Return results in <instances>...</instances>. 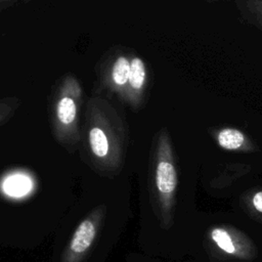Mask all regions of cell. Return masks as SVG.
Instances as JSON below:
<instances>
[{
  "label": "cell",
  "instance_id": "6da1fadb",
  "mask_svg": "<svg viewBox=\"0 0 262 262\" xmlns=\"http://www.w3.org/2000/svg\"><path fill=\"white\" fill-rule=\"evenodd\" d=\"M192 262H262V230L243 217L196 221L189 245Z\"/></svg>",
  "mask_w": 262,
  "mask_h": 262
},
{
  "label": "cell",
  "instance_id": "ba28073f",
  "mask_svg": "<svg viewBox=\"0 0 262 262\" xmlns=\"http://www.w3.org/2000/svg\"><path fill=\"white\" fill-rule=\"evenodd\" d=\"M242 15L252 25L262 31V1L249 0L236 2Z\"/></svg>",
  "mask_w": 262,
  "mask_h": 262
},
{
  "label": "cell",
  "instance_id": "5b68a950",
  "mask_svg": "<svg viewBox=\"0 0 262 262\" xmlns=\"http://www.w3.org/2000/svg\"><path fill=\"white\" fill-rule=\"evenodd\" d=\"M130 74V59L127 55L120 53L110 62L106 68L104 81L111 91L117 93L124 101Z\"/></svg>",
  "mask_w": 262,
  "mask_h": 262
},
{
  "label": "cell",
  "instance_id": "52a82bcc",
  "mask_svg": "<svg viewBox=\"0 0 262 262\" xmlns=\"http://www.w3.org/2000/svg\"><path fill=\"white\" fill-rule=\"evenodd\" d=\"M216 140L218 144L228 150H237L244 148L247 143V137L243 132L234 128H224L217 133Z\"/></svg>",
  "mask_w": 262,
  "mask_h": 262
},
{
  "label": "cell",
  "instance_id": "30bf717a",
  "mask_svg": "<svg viewBox=\"0 0 262 262\" xmlns=\"http://www.w3.org/2000/svg\"><path fill=\"white\" fill-rule=\"evenodd\" d=\"M131 262H192L189 258L180 261H172V260H165L152 256H148L145 254H134L131 256Z\"/></svg>",
  "mask_w": 262,
  "mask_h": 262
},
{
  "label": "cell",
  "instance_id": "277c9868",
  "mask_svg": "<svg viewBox=\"0 0 262 262\" xmlns=\"http://www.w3.org/2000/svg\"><path fill=\"white\" fill-rule=\"evenodd\" d=\"M146 82L147 71L145 62L139 56H133L130 59V74L125 97V101L133 110H137L142 103Z\"/></svg>",
  "mask_w": 262,
  "mask_h": 262
},
{
  "label": "cell",
  "instance_id": "3957f363",
  "mask_svg": "<svg viewBox=\"0 0 262 262\" xmlns=\"http://www.w3.org/2000/svg\"><path fill=\"white\" fill-rule=\"evenodd\" d=\"M82 101V88L71 74L58 83L51 102L52 132L57 141L66 147H75L81 140L79 110Z\"/></svg>",
  "mask_w": 262,
  "mask_h": 262
},
{
  "label": "cell",
  "instance_id": "9c48e42d",
  "mask_svg": "<svg viewBox=\"0 0 262 262\" xmlns=\"http://www.w3.org/2000/svg\"><path fill=\"white\" fill-rule=\"evenodd\" d=\"M30 189V181L24 176H14L5 183V190L9 194L21 195Z\"/></svg>",
  "mask_w": 262,
  "mask_h": 262
},
{
  "label": "cell",
  "instance_id": "8992f818",
  "mask_svg": "<svg viewBox=\"0 0 262 262\" xmlns=\"http://www.w3.org/2000/svg\"><path fill=\"white\" fill-rule=\"evenodd\" d=\"M239 206L245 219L262 230V190L243 198Z\"/></svg>",
  "mask_w": 262,
  "mask_h": 262
},
{
  "label": "cell",
  "instance_id": "7a4b0ae2",
  "mask_svg": "<svg viewBox=\"0 0 262 262\" xmlns=\"http://www.w3.org/2000/svg\"><path fill=\"white\" fill-rule=\"evenodd\" d=\"M82 132L92 169L106 176L120 173L127 150L126 125L105 97H90Z\"/></svg>",
  "mask_w": 262,
  "mask_h": 262
}]
</instances>
